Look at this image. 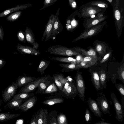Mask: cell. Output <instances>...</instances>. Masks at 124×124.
Listing matches in <instances>:
<instances>
[{
  "label": "cell",
  "instance_id": "1",
  "mask_svg": "<svg viewBox=\"0 0 124 124\" xmlns=\"http://www.w3.org/2000/svg\"><path fill=\"white\" fill-rule=\"evenodd\" d=\"M46 52L54 55L66 56L80 55V53L72 48L60 45L53 46L48 48Z\"/></svg>",
  "mask_w": 124,
  "mask_h": 124
},
{
  "label": "cell",
  "instance_id": "2",
  "mask_svg": "<svg viewBox=\"0 0 124 124\" xmlns=\"http://www.w3.org/2000/svg\"><path fill=\"white\" fill-rule=\"evenodd\" d=\"M60 10V8H59L57 11L55 15L51 14L50 16L43 33L41 39V41H43L45 38L44 42H46L51 38V33L54 23L56 17L59 14Z\"/></svg>",
  "mask_w": 124,
  "mask_h": 124
},
{
  "label": "cell",
  "instance_id": "3",
  "mask_svg": "<svg viewBox=\"0 0 124 124\" xmlns=\"http://www.w3.org/2000/svg\"><path fill=\"white\" fill-rule=\"evenodd\" d=\"M75 78L78 94L81 99L84 101L85 87L84 79L82 75V72H78Z\"/></svg>",
  "mask_w": 124,
  "mask_h": 124
},
{
  "label": "cell",
  "instance_id": "4",
  "mask_svg": "<svg viewBox=\"0 0 124 124\" xmlns=\"http://www.w3.org/2000/svg\"><path fill=\"white\" fill-rule=\"evenodd\" d=\"M18 88L16 82H13L3 90L2 93L3 101L6 102L12 98L16 93Z\"/></svg>",
  "mask_w": 124,
  "mask_h": 124
},
{
  "label": "cell",
  "instance_id": "5",
  "mask_svg": "<svg viewBox=\"0 0 124 124\" xmlns=\"http://www.w3.org/2000/svg\"><path fill=\"white\" fill-rule=\"evenodd\" d=\"M110 97L112 100L116 113V117L118 121L122 122L124 118V112L123 107L119 102L115 94L112 93Z\"/></svg>",
  "mask_w": 124,
  "mask_h": 124
},
{
  "label": "cell",
  "instance_id": "6",
  "mask_svg": "<svg viewBox=\"0 0 124 124\" xmlns=\"http://www.w3.org/2000/svg\"><path fill=\"white\" fill-rule=\"evenodd\" d=\"M103 25L101 24L94 26L82 33L80 35L74 40L72 42L82 39H85L95 35L101 31Z\"/></svg>",
  "mask_w": 124,
  "mask_h": 124
},
{
  "label": "cell",
  "instance_id": "7",
  "mask_svg": "<svg viewBox=\"0 0 124 124\" xmlns=\"http://www.w3.org/2000/svg\"><path fill=\"white\" fill-rule=\"evenodd\" d=\"M99 109L104 114H110V108L109 104L105 95L103 94L96 99Z\"/></svg>",
  "mask_w": 124,
  "mask_h": 124
},
{
  "label": "cell",
  "instance_id": "8",
  "mask_svg": "<svg viewBox=\"0 0 124 124\" xmlns=\"http://www.w3.org/2000/svg\"><path fill=\"white\" fill-rule=\"evenodd\" d=\"M45 78L44 77L40 78L26 84L21 88L18 93H29L33 91L38 87L40 83Z\"/></svg>",
  "mask_w": 124,
  "mask_h": 124
},
{
  "label": "cell",
  "instance_id": "9",
  "mask_svg": "<svg viewBox=\"0 0 124 124\" xmlns=\"http://www.w3.org/2000/svg\"><path fill=\"white\" fill-rule=\"evenodd\" d=\"M16 50L22 54H28L35 56L39 55V51L33 47L22 45L18 43L16 46Z\"/></svg>",
  "mask_w": 124,
  "mask_h": 124
},
{
  "label": "cell",
  "instance_id": "10",
  "mask_svg": "<svg viewBox=\"0 0 124 124\" xmlns=\"http://www.w3.org/2000/svg\"><path fill=\"white\" fill-rule=\"evenodd\" d=\"M26 40L31 45L33 48L37 50L39 46V44L36 42L34 34L31 29L27 27L25 31Z\"/></svg>",
  "mask_w": 124,
  "mask_h": 124
},
{
  "label": "cell",
  "instance_id": "11",
  "mask_svg": "<svg viewBox=\"0 0 124 124\" xmlns=\"http://www.w3.org/2000/svg\"><path fill=\"white\" fill-rule=\"evenodd\" d=\"M87 102L90 109L94 115L100 117L103 116L99 109L98 104L95 101L90 97L89 98Z\"/></svg>",
  "mask_w": 124,
  "mask_h": 124
},
{
  "label": "cell",
  "instance_id": "12",
  "mask_svg": "<svg viewBox=\"0 0 124 124\" xmlns=\"http://www.w3.org/2000/svg\"><path fill=\"white\" fill-rule=\"evenodd\" d=\"M31 4L30 3L21 5H18L16 7L6 9L4 11L0 13V17H5L12 12L25 9L31 6Z\"/></svg>",
  "mask_w": 124,
  "mask_h": 124
},
{
  "label": "cell",
  "instance_id": "13",
  "mask_svg": "<svg viewBox=\"0 0 124 124\" xmlns=\"http://www.w3.org/2000/svg\"><path fill=\"white\" fill-rule=\"evenodd\" d=\"M36 97L33 96L28 99L22 103L19 107L15 108V110H16L20 109L24 112L27 111L35 105L36 101Z\"/></svg>",
  "mask_w": 124,
  "mask_h": 124
},
{
  "label": "cell",
  "instance_id": "14",
  "mask_svg": "<svg viewBox=\"0 0 124 124\" xmlns=\"http://www.w3.org/2000/svg\"><path fill=\"white\" fill-rule=\"evenodd\" d=\"M64 93L68 97H74L77 95L78 91L74 81H69V85Z\"/></svg>",
  "mask_w": 124,
  "mask_h": 124
},
{
  "label": "cell",
  "instance_id": "15",
  "mask_svg": "<svg viewBox=\"0 0 124 124\" xmlns=\"http://www.w3.org/2000/svg\"><path fill=\"white\" fill-rule=\"evenodd\" d=\"M63 27L60 21L57 16L54 21L52 31L51 38L54 39L57 35L62 30Z\"/></svg>",
  "mask_w": 124,
  "mask_h": 124
},
{
  "label": "cell",
  "instance_id": "16",
  "mask_svg": "<svg viewBox=\"0 0 124 124\" xmlns=\"http://www.w3.org/2000/svg\"><path fill=\"white\" fill-rule=\"evenodd\" d=\"M91 73V80L95 89L97 91H99L102 89L101 85L98 72L93 71Z\"/></svg>",
  "mask_w": 124,
  "mask_h": 124
},
{
  "label": "cell",
  "instance_id": "17",
  "mask_svg": "<svg viewBox=\"0 0 124 124\" xmlns=\"http://www.w3.org/2000/svg\"><path fill=\"white\" fill-rule=\"evenodd\" d=\"M72 49L86 56L97 58L95 51L93 49H90L88 51L78 47H74Z\"/></svg>",
  "mask_w": 124,
  "mask_h": 124
},
{
  "label": "cell",
  "instance_id": "18",
  "mask_svg": "<svg viewBox=\"0 0 124 124\" xmlns=\"http://www.w3.org/2000/svg\"><path fill=\"white\" fill-rule=\"evenodd\" d=\"M55 82L59 89L62 90L68 80L61 74H57L54 76Z\"/></svg>",
  "mask_w": 124,
  "mask_h": 124
},
{
  "label": "cell",
  "instance_id": "19",
  "mask_svg": "<svg viewBox=\"0 0 124 124\" xmlns=\"http://www.w3.org/2000/svg\"><path fill=\"white\" fill-rule=\"evenodd\" d=\"M101 87L106 89L107 87L106 83L109 79L106 73L103 70H101L98 72Z\"/></svg>",
  "mask_w": 124,
  "mask_h": 124
},
{
  "label": "cell",
  "instance_id": "20",
  "mask_svg": "<svg viewBox=\"0 0 124 124\" xmlns=\"http://www.w3.org/2000/svg\"><path fill=\"white\" fill-rule=\"evenodd\" d=\"M33 79L32 77L26 76H19L16 80L17 85L18 87L24 86L26 84L32 81Z\"/></svg>",
  "mask_w": 124,
  "mask_h": 124
},
{
  "label": "cell",
  "instance_id": "21",
  "mask_svg": "<svg viewBox=\"0 0 124 124\" xmlns=\"http://www.w3.org/2000/svg\"><path fill=\"white\" fill-rule=\"evenodd\" d=\"M19 114H12L8 112H0V122L6 121L18 117Z\"/></svg>",
  "mask_w": 124,
  "mask_h": 124
},
{
  "label": "cell",
  "instance_id": "22",
  "mask_svg": "<svg viewBox=\"0 0 124 124\" xmlns=\"http://www.w3.org/2000/svg\"><path fill=\"white\" fill-rule=\"evenodd\" d=\"M51 59L60 62L70 63L74 64H76L77 63L76 59L71 57H53L51 58Z\"/></svg>",
  "mask_w": 124,
  "mask_h": 124
},
{
  "label": "cell",
  "instance_id": "23",
  "mask_svg": "<svg viewBox=\"0 0 124 124\" xmlns=\"http://www.w3.org/2000/svg\"><path fill=\"white\" fill-rule=\"evenodd\" d=\"M59 65L63 68L62 70L69 71L76 70L80 69L78 64H74L71 63L63 64H59Z\"/></svg>",
  "mask_w": 124,
  "mask_h": 124
},
{
  "label": "cell",
  "instance_id": "24",
  "mask_svg": "<svg viewBox=\"0 0 124 124\" xmlns=\"http://www.w3.org/2000/svg\"><path fill=\"white\" fill-rule=\"evenodd\" d=\"M24 100H10L7 103L6 106L10 109H15L18 108L22 104L24 101Z\"/></svg>",
  "mask_w": 124,
  "mask_h": 124
},
{
  "label": "cell",
  "instance_id": "25",
  "mask_svg": "<svg viewBox=\"0 0 124 124\" xmlns=\"http://www.w3.org/2000/svg\"><path fill=\"white\" fill-rule=\"evenodd\" d=\"M50 63L49 61L44 59L40 61L37 71L40 72L41 75L44 73L45 70L49 65Z\"/></svg>",
  "mask_w": 124,
  "mask_h": 124
},
{
  "label": "cell",
  "instance_id": "26",
  "mask_svg": "<svg viewBox=\"0 0 124 124\" xmlns=\"http://www.w3.org/2000/svg\"><path fill=\"white\" fill-rule=\"evenodd\" d=\"M22 12L18 11L11 13L6 18V19L8 21L13 22L17 20L20 16Z\"/></svg>",
  "mask_w": 124,
  "mask_h": 124
},
{
  "label": "cell",
  "instance_id": "27",
  "mask_svg": "<svg viewBox=\"0 0 124 124\" xmlns=\"http://www.w3.org/2000/svg\"><path fill=\"white\" fill-rule=\"evenodd\" d=\"M34 95L33 94L29 93H18L15 95L12 98L11 100L20 99H25L29 98L31 96Z\"/></svg>",
  "mask_w": 124,
  "mask_h": 124
},
{
  "label": "cell",
  "instance_id": "28",
  "mask_svg": "<svg viewBox=\"0 0 124 124\" xmlns=\"http://www.w3.org/2000/svg\"><path fill=\"white\" fill-rule=\"evenodd\" d=\"M46 114L44 113L42 110H41L38 116L37 124H47Z\"/></svg>",
  "mask_w": 124,
  "mask_h": 124
},
{
  "label": "cell",
  "instance_id": "29",
  "mask_svg": "<svg viewBox=\"0 0 124 124\" xmlns=\"http://www.w3.org/2000/svg\"><path fill=\"white\" fill-rule=\"evenodd\" d=\"M63 101V100L62 99L54 98L45 100L42 103L44 104L52 105L55 104L62 103Z\"/></svg>",
  "mask_w": 124,
  "mask_h": 124
},
{
  "label": "cell",
  "instance_id": "30",
  "mask_svg": "<svg viewBox=\"0 0 124 124\" xmlns=\"http://www.w3.org/2000/svg\"><path fill=\"white\" fill-rule=\"evenodd\" d=\"M96 49L100 55L102 56L106 52V49L105 45L103 43H98L96 44Z\"/></svg>",
  "mask_w": 124,
  "mask_h": 124
},
{
  "label": "cell",
  "instance_id": "31",
  "mask_svg": "<svg viewBox=\"0 0 124 124\" xmlns=\"http://www.w3.org/2000/svg\"><path fill=\"white\" fill-rule=\"evenodd\" d=\"M49 83V81L47 80V77H45L41 82L38 86L40 90L44 91Z\"/></svg>",
  "mask_w": 124,
  "mask_h": 124
},
{
  "label": "cell",
  "instance_id": "32",
  "mask_svg": "<svg viewBox=\"0 0 124 124\" xmlns=\"http://www.w3.org/2000/svg\"><path fill=\"white\" fill-rule=\"evenodd\" d=\"M57 91V88L54 83L49 85L44 91L45 93L55 92Z\"/></svg>",
  "mask_w": 124,
  "mask_h": 124
},
{
  "label": "cell",
  "instance_id": "33",
  "mask_svg": "<svg viewBox=\"0 0 124 124\" xmlns=\"http://www.w3.org/2000/svg\"><path fill=\"white\" fill-rule=\"evenodd\" d=\"M57 121L58 124H67L66 117L65 115L61 114L59 115L57 117Z\"/></svg>",
  "mask_w": 124,
  "mask_h": 124
},
{
  "label": "cell",
  "instance_id": "34",
  "mask_svg": "<svg viewBox=\"0 0 124 124\" xmlns=\"http://www.w3.org/2000/svg\"><path fill=\"white\" fill-rule=\"evenodd\" d=\"M104 18H102L93 19L88 22L86 25V28H89L98 23H99L103 20Z\"/></svg>",
  "mask_w": 124,
  "mask_h": 124
},
{
  "label": "cell",
  "instance_id": "35",
  "mask_svg": "<svg viewBox=\"0 0 124 124\" xmlns=\"http://www.w3.org/2000/svg\"><path fill=\"white\" fill-rule=\"evenodd\" d=\"M96 62H81L78 64L80 69L82 68H86L90 67L94 64Z\"/></svg>",
  "mask_w": 124,
  "mask_h": 124
},
{
  "label": "cell",
  "instance_id": "36",
  "mask_svg": "<svg viewBox=\"0 0 124 124\" xmlns=\"http://www.w3.org/2000/svg\"><path fill=\"white\" fill-rule=\"evenodd\" d=\"M17 38L20 41L24 43L26 41L25 33L22 31H20L17 33Z\"/></svg>",
  "mask_w": 124,
  "mask_h": 124
},
{
  "label": "cell",
  "instance_id": "37",
  "mask_svg": "<svg viewBox=\"0 0 124 124\" xmlns=\"http://www.w3.org/2000/svg\"><path fill=\"white\" fill-rule=\"evenodd\" d=\"M98 60V58L93 57L90 56H86L82 58L81 62H97Z\"/></svg>",
  "mask_w": 124,
  "mask_h": 124
},
{
  "label": "cell",
  "instance_id": "38",
  "mask_svg": "<svg viewBox=\"0 0 124 124\" xmlns=\"http://www.w3.org/2000/svg\"><path fill=\"white\" fill-rule=\"evenodd\" d=\"M118 79L121 81L124 84V68H121L117 71Z\"/></svg>",
  "mask_w": 124,
  "mask_h": 124
},
{
  "label": "cell",
  "instance_id": "39",
  "mask_svg": "<svg viewBox=\"0 0 124 124\" xmlns=\"http://www.w3.org/2000/svg\"><path fill=\"white\" fill-rule=\"evenodd\" d=\"M116 87L121 94L122 96H124V85L120 84H115Z\"/></svg>",
  "mask_w": 124,
  "mask_h": 124
},
{
  "label": "cell",
  "instance_id": "40",
  "mask_svg": "<svg viewBox=\"0 0 124 124\" xmlns=\"http://www.w3.org/2000/svg\"><path fill=\"white\" fill-rule=\"evenodd\" d=\"M55 2V0H44V6L40 10L50 6Z\"/></svg>",
  "mask_w": 124,
  "mask_h": 124
},
{
  "label": "cell",
  "instance_id": "41",
  "mask_svg": "<svg viewBox=\"0 0 124 124\" xmlns=\"http://www.w3.org/2000/svg\"><path fill=\"white\" fill-rule=\"evenodd\" d=\"M85 120L87 123H90V121L92 120L91 115L88 108H86V110L85 114Z\"/></svg>",
  "mask_w": 124,
  "mask_h": 124
},
{
  "label": "cell",
  "instance_id": "42",
  "mask_svg": "<svg viewBox=\"0 0 124 124\" xmlns=\"http://www.w3.org/2000/svg\"><path fill=\"white\" fill-rule=\"evenodd\" d=\"M86 14H87V15H94L97 13V10L95 9L92 8L88 9L87 11H86Z\"/></svg>",
  "mask_w": 124,
  "mask_h": 124
},
{
  "label": "cell",
  "instance_id": "43",
  "mask_svg": "<svg viewBox=\"0 0 124 124\" xmlns=\"http://www.w3.org/2000/svg\"><path fill=\"white\" fill-rule=\"evenodd\" d=\"M111 53V52H109L107 54L101 61L100 63L101 64L102 63L107 61L109 58Z\"/></svg>",
  "mask_w": 124,
  "mask_h": 124
},
{
  "label": "cell",
  "instance_id": "44",
  "mask_svg": "<svg viewBox=\"0 0 124 124\" xmlns=\"http://www.w3.org/2000/svg\"><path fill=\"white\" fill-rule=\"evenodd\" d=\"M116 19L117 21L119 20L121 18V15L120 12L118 10H115L114 13Z\"/></svg>",
  "mask_w": 124,
  "mask_h": 124
},
{
  "label": "cell",
  "instance_id": "45",
  "mask_svg": "<svg viewBox=\"0 0 124 124\" xmlns=\"http://www.w3.org/2000/svg\"><path fill=\"white\" fill-rule=\"evenodd\" d=\"M69 3L70 6L72 8H75L76 6V3L75 0H69Z\"/></svg>",
  "mask_w": 124,
  "mask_h": 124
},
{
  "label": "cell",
  "instance_id": "46",
  "mask_svg": "<svg viewBox=\"0 0 124 124\" xmlns=\"http://www.w3.org/2000/svg\"><path fill=\"white\" fill-rule=\"evenodd\" d=\"M38 116H35L32 118L30 124H37Z\"/></svg>",
  "mask_w": 124,
  "mask_h": 124
},
{
  "label": "cell",
  "instance_id": "47",
  "mask_svg": "<svg viewBox=\"0 0 124 124\" xmlns=\"http://www.w3.org/2000/svg\"><path fill=\"white\" fill-rule=\"evenodd\" d=\"M4 34L3 28L2 26H0V39L1 41L3 40Z\"/></svg>",
  "mask_w": 124,
  "mask_h": 124
},
{
  "label": "cell",
  "instance_id": "48",
  "mask_svg": "<svg viewBox=\"0 0 124 124\" xmlns=\"http://www.w3.org/2000/svg\"><path fill=\"white\" fill-rule=\"evenodd\" d=\"M6 63V61L3 59H0V69L5 65Z\"/></svg>",
  "mask_w": 124,
  "mask_h": 124
},
{
  "label": "cell",
  "instance_id": "49",
  "mask_svg": "<svg viewBox=\"0 0 124 124\" xmlns=\"http://www.w3.org/2000/svg\"><path fill=\"white\" fill-rule=\"evenodd\" d=\"M69 84V81L68 80L66 81V82L65 83L64 86L62 90V92H63V93H64V92L65 91L66 89L68 86Z\"/></svg>",
  "mask_w": 124,
  "mask_h": 124
},
{
  "label": "cell",
  "instance_id": "50",
  "mask_svg": "<svg viewBox=\"0 0 124 124\" xmlns=\"http://www.w3.org/2000/svg\"><path fill=\"white\" fill-rule=\"evenodd\" d=\"M82 58V57L81 55H77V56L76 58V62L78 64H79L81 61V60Z\"/></svg>",
  "mask_w": 124,
  "mask_h": 124
},
{
  "label": "cell",
  "instance_id": "51",
  "mask_svg": "<svg viewBox=\"0 0 124 124\" xmlns=\"http://www.w3.org/2000/svg\"><path fill=\"white\" fill-rule=\"evenodd\" d=\"M101 119L102 120V121L100 122H98L95 124H110V123L104 122V119L101 118Z\"/></svg>",
  "mask_w": 124,
  "mask_h": 124
},
{
  "label": "cell",
  "instance_id": "52",
  "mask_svg": "<svg viewBox=\"0 0 124 124\" xmlns=\"http://www.w3.org/2000/svg\"><path fill=\"white\" fill-rule=\"evenodd\" d=\"M50 124H57V122L56 119L54 117H52V119L50 121Z\"/></svg>",
  "mask_w": 124,
  "mask_h": 124
},
{
  "label": "cell",
  "instance_id": "53",
  "mask_svg": "<svg viewBox=\"0 0 124 124\" xmlns=\"http://www.w3.org/2000/svg\"><path fill=\"white\" fill-rule=\"evenodd\" d=\"M98 6L101 8H104L105 7V5L102 3H99L97 4Z\"/></svg>",
  "mask_w": 124,
  "mask_h": 124
},
{
  "label": "cell",
  "instance_id": "54",
  "mask_svg": "<svg viewBox=\"0 0 124 124\" xmlns=\"http://www.w3.org/2000/svg\"><path fill=\"white\" fill-rule=\"evenodd\" d=\"M122 105L123 106V108H124V96H122Z\"/></svg>",
  "mask_w": 124,
  "mask_h": 124
},
{
  "label": "cell",
  "instance_id": "55",
  "mask_svg": "<svg viewBox=\"0 0 124 124\" xmlns=\"http://www.w3.org/2000/svg\"><path fill=\"white\" fill-rule=\"evenodd\" d=\"M71 24L73 26H75L76 25L75 21L74 20L72 21L71 22Z\"/></svg>",
  "mask_w": 124,
  "mask_h": 124
},
{
  "label": "cell",
  "instance_id": "56",
  "mask_svg": "<svg viewBox=\"0 0 124 124\" xmlns=\"http://www.w3.org/2000/svg\"><path fill=\"white\" fill-rule=\"evenodd\" d=\"M2 103V100L1 99H0V107L1 106V105Z\"/></svg>",
  "mask_w": 124,
  "mask_h": 124
},
{
  "label": "cell",
  "instance_id": "57",
  "mask_svg": "<svg viewBox=\"0 0 124 124\" xmlns=\"http://www.w3.org/2000/svg\"><path fill=\"white\" fill-rule=\"evenodd\" d=\"M95 16L94 15H93L91 17L92 18H94L95 17Z\"/></svg>",
  "mask_w": 124,
  "mask_h": 124
},
{
  "label": "cell",
  "instance_id": "58",
  "mask_svg": "<svg viewBox=\"0 0 124 124\" xmlns=\"http://www.w3.org/2000/svg\"><path fill=\"white\" fill-rule=\"evenodd\" d=\"M1 111V109L0 108V112Z\"/></svg>",
  "mask_w": 124,
  "mask_h": 124
},
{
  "label": "cell",
  "instance_id": "59",
  "mask_svg": "<svg viewBox=\"0 0 124 124\" xmlns=\"http://www.w3.org/2000/svg\"><path fill=\"white\" fill-rule=\"evenodd\" d=\"M57 0H55V2Z\"/></svg>",
  "mask_w": 124,
  "mask_h": 124
}]
</instances>
